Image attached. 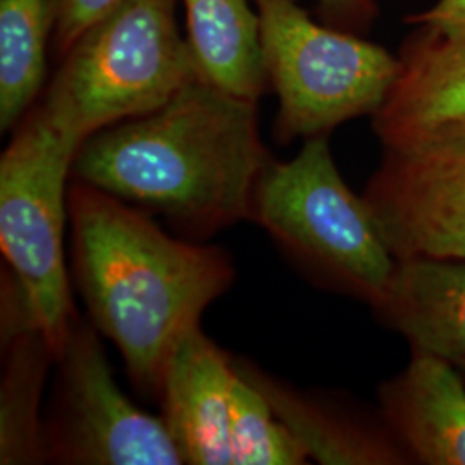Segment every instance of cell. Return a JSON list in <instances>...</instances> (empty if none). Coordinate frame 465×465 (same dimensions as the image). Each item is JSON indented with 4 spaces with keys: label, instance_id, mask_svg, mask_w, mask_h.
Returning a JSON list of instances; mask_svg holds the SVG:
<instances>
[{
    "label": "cell",
    "instance_id": "cell-5",
    "mask_svg": "<svg viewBox=\"0 0 465 465\" xmlns=\"http://www.w3.org/2000/svg\"><path fill=\"white\" fill-rule=\"evenodd\" d=\"M253 2L267 82L280 102V142L326 136L349 119L378 113L399 78V57L317 25L297 0Z\"/></svg>",
    "mask_w": 465,
    "mask_h": 465
},
{
    "label": "cell",
    "instance_id": "cell-14",
    "mask_svg": "<svg viewBox=\"0 0 465 465\" xmlns=\"http://www.w3.org/2000/svg\"><path fill=\"white\" fill-rule=\"evenodd\" d=\"M234 367L257 386L282 424L319 464H400L401 455L376 431L355 424L316 400L278 381L261 369L232 359Z\"/></svg>",
    "mask_w": 465,
    "mask_h": 465
},
{
    "label": "cell",
    "instance_id": "cell-15",
    "mask_svg": "<svg viewBox=\"0 0 465 465\" xmlns=\"http://www.w3.org/2000/svg\"><path fill=\"white\" fill-rule=\"evenodd\" d=\"M0 464L47 462L42 395L55 351L38 328L2 341Z\"/></svg>",
    "mask_w": 465,
    "mask_h": 465
},
{
    "label": "cell",
    "instance_id": "cell-2",
    "mask_svg": "<svg viewBox=\"0 0 465 465\" xmlns=\"http://www.w3.org/2000/svg\"><path fill=\"white\" fill-rule=\"evenodd\" d=\"M73 274L97 331L116 345L136 390L159 397L169 359L234 280L230 255L164 232L147 211L73 180Z\"/></svg>",
    "mask_w": 465,
    "mask_h": 465
},
{
    "label": "cell",
    "instance_id": "cell-4",
    "mask_svg": "<svg viewBox=\"0 0 465 465\" xmlns=\"http://www.w3.org/2000/svg\"><path fill=\"white\" fill-rule=\"evenodd\" d=\"M250 221L314 278L380 311L399 261L364 197L341 178L326 136L305 140L292 161H269Z\"/></svg>",
    "mask_w": 465,
    "mask_h": 465
},
{
    "label": "cell",
    "instance_id": "cell-20",
    "mask_svg": "<svg viewBox=\"0 0 465 465\" xmlns=\"http://www.w3.org/2000/svg\"><path fill=\"white\" fill-rule=\"evenodd\" d=\"M326 17L341 28H362L376 15L372 0H319Z\"/></svg>",
    "mask_w": 465,
    "mask_h": 465
},
{
    "label": "cell",
    "instance_id": "cell-8",
    "mask_svg": "<svg viewBox=\"0 0 465 465\" xmlns=\"http://www.w3.org/2000/svg\"><path fill=\"white\" fill-rule=\"evenodd\" d=\"M362 195L397 261H465V117L382 143Z\"/></svg>",
    "mask_w": 465,
    "mask_h": 465
},
{
    "label": "cell",
    "instance_id": "cell-18",
    "mask_svg": "<svg viewBox=\"0 0 465 465\" xmlns=\"http://www.w3.org/2000/svg\"><path fill=\"white\" fill-rule=\"evenodd\" d=\"M123 0H52L57 47L66 54L71 45Z\"/></svg>",
    "mask_w": 465,
    "mask_h": 465
},
{
    "label": "cell",
    "instance_id": "cell-19",
    "mask_svg": "<svg viewBox=\"0 0 465 465\" xmlns=\"http://www.w3.org/2000/svg\"><path fill=\"white\" fill-rule=\"evenodd\" d=\"M424 34L445 40L465 38V0H440L430 11L411 19Z\"/></svg>",
    "mask_w": 465,
    "mask_h": 465
},
{
    "label": "cell",
    "instance_id": "cell-13",
    "mask_svg": "<svg viewBox=\"0 0 465 465\" xmlns=\"http://www.w3.org/2000/svg\"><path fill=\"white\" fill-rule=\"evenodd\" d=\"M188 45L200 76L257 102L267 84L259 15L250 0H183Z\"/></svg>",
    "mask_w": 465,
    "mask_h": 465
},
{
    "label": "cell",
    "instance_id": "cell-11",
    "mask_svg": "<svg viewBox=\"0 0 465 465\" xmlns=\"http://www.w3.org/2000/svg\"><path fill=\"white\" fill-rule=\"evenodd\" d=\"M380 312L416 351L465 374V261H399Z\"/></svg>",
    "mask_w": 465,
    "mask_h": 465
},
{
    "label": "cell",
    "instance_id": "cell-16",
    "mask_svg": "<svg viewBox=\"0 0 465 465\" xmlns=\"http://www.w3.org/2000/svg\"><path fill=\"white\" fill-rule=\"evenodd\" d=\"M52 0H0V128L28 114L47 69Z\"/></svg>",
    "mask_w": 465,
    "mask_h": 465
},
{
    "label": "cell",
    "instance_id": "cell-12",
    "mask_svg": "<svg viewBox=\"0 0 465 465\" xmlns=\"http://www.w3.org/2000/svg\"><path fill=\"white\" fill-rule=\"evenodd\" d=\"M399 59V78L374 114L382 143L465 117V38L420 35Z\"/></svg>",
    "mask_w": 465,
    "mask_h": 465
},
{
    "label": "cell",
    "instance_id": "cell-6",
    "mask_svg": "<svg viewBox=\"0 0 465 465\" xmlns=\"http://www.w3.org/2000/svg\"><path fill=\"white\" fill-rule=\"evenodd\" d=\"M84 143L42 109L23 117L0 161V249L57 353L76 312L64 255L67 178Z\"/></svg>",
    "mask_w": 465,
    "mask_h": 465
},
{
    "label": "cell",
    "instance_id": "cell-17",
    "mask_svg": "<svg viewBox=\"0 0 465 465\" xmlns=\"http://www.w3.org/2000/svg\"><path fill=\"white\" fill-rule=\"evenodd\" d=\"M234 362V361H232ZM230 443L234 465H302L309 460L262 391L234 367Z\"/></svg>",
    "mask_w": 465,
    "mask_h": 465
},
{
    "label": "cell",
    "instance_id": "cell-3",
    "mask_svg": "<svg viewBox=\"0 0 465 465\" xmlns=\"http://www.w3.org/2000/svg\"><path fill=\"white\" fill-rule=\"evenodd\" d=\"M174 7L176 0H123L92 25L40 104L47 116L84 143L173 99L199 74Z\"/></svg>",
    "mask_w": 465,
    "mask_h": 465
},
{
    "label": "cell",
    "instance_id": "cell-10",
    "mask_svg": "<svg viewBox=\"0 0 465 465\" xmlns=\"http://www.w3.org/2000/svg\"><path fill=\"white\" fill-rule=\"evenodd\" d=\"M382 411L419 462L465 465V384L460 372L416 351L411 366L381 390Z\"/></svg>",
    "mask_w": 465,
    "mask_h": 465
},
{
    "label": "cell",
    "instance_id": "cell-9",
    "mask_svg": "<svg viewBox=\"0 0 465 465\" xmlns=\"http://www.w3.org/2000/svg\"><path fill=\"white\" fill-rule=\"evenodd\" d=\"M232 357L195 328L169 359L159 399L184 464L232 465L230 399L234 380Z\"/></svg>",
    "mask_w": 465,
    "mask_h": 465
},
{
    "label": "cell",
    "instance_id": "cell-1",
    "mask_svg": "<svg viewBox=\"0 0 465 465\" xmlns=\"http://www.w3.org/2000/svg\"><path fill=\"white\" fill-rule=\"evenodd\" d=\"M269 161L257 102L197 74L157 111L90 136L71 178L159 214L199 242L250 221Z\"/></svg>",
    "mask_w": 465,
    "mask_h": 465
},
{
    "label": "cell",
    "instance_id": "cell-7",
    "mask_svg": "<svg viewBox=\"0 0 465 465\" xmlns=\"http://www.w3.org/2000/svg\"><path fill=\"white\" fill-rule=\"evenodd\" d=\"M44 416L47 462L59 465H180L163 417L138 409L117 386L97 328L74 312L55 353Z\"/></svg>",
    "mask_w": 465,
    "mask_h": 465
}]
</instances>
